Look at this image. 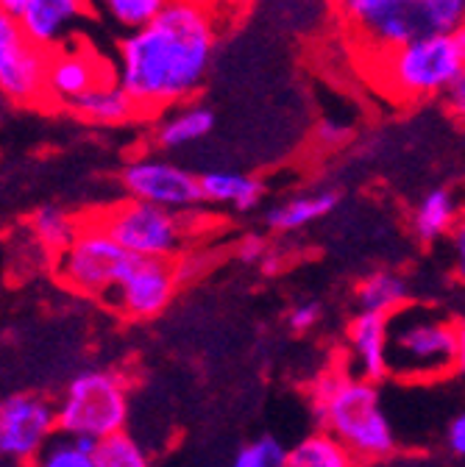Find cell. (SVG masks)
Instances as JSON below:
<instances>
[{
	"mask_svg": "<svg viewBox=\"0 0 465 467\" xmlns=\"http://www.w3.org/2000/svg\"><path fill=\"white\" fill-rule=\"evenodd\" d=\"M220 28V17L196 0H167L153 20L129 31L114 78L137 111L156 114L187 103L206 81Z\"/></svg>",
	"mask_w": 465,
	"mask_h": 467,
	"instance_id": "cell-1",
	"label": "cell"
},
{
	"mask_svg": "<svg viewBox=\"0 0 465 467\" xmlns=\"http://www.w3.org/2000/svg\"><path fill=\"white\" fill-rule=\"evenodd\" d=\"M332 9L360 65L465 23V0H332Z\"/></svg>",
	"mask_w": 465,
	"mask_h": 467,
	"instance_id": "cell-2",
	"label": "cell"
},
{
	"mask_svg": "<svg viewBox=\"0 0 465 467\" xmlns=\"http://www.w3.org/2000/svg\"><path fill=\"white\" fill-rule=\"evenodd\" d=\"M371 84L401 103L438 98L465 73V31H443L413 39L363 65Z\"/></svg>",
	"mask_w": 465,
	"mask_h": 467,
	"instance_id": "cell-3",
	"label": "cell"
},
{
	"mask_svg": "<svg viewBox=\"0 0 465 467\" xmlns=\"http://www.w3.org/2000/svg\"><path fill=\"white\" fill-rule=\"evenodd\" d=\"M315 412L357 462L382 459L396 448V434L382 412L374 381L345 373H323L312 387Z\"/></svg>",
	"mask_w": 465,
	"mask_h": 467,
	"instance_id": "cell-4",
	"label": "cell"
},
{
	"mask_svg": "<svg viewBox=\"0 0 465 467\" xmlns=\"http://www.w3.org/2000/svg\"><path fill=\"white\" fill-rule=\"evenodd\" d=\"M462 362V328L427 309L401 306L387 317V376L438 381Z\"/></svg>",
	"mask_w": 465,
	"mask_h": 467,
	"instance_id": "cell-5",
	"label": "cell"
},
{
	"mask_svg": "<svg viewBox=\"0 0 465 467\" xmlns=\"http://www.w3.org/2000/svg\"><path fill=\"white\" fill-rule=\"evenodd\" d=\"M137 256L123 251L114 243L106 228L95 220V214H87L79 223L76 237L68 248L56 254V278L68 289L90 298H106L118 286V281L126 275V270L134 265Z\"/></svg>",
	"mask_w": 465,
	"mask_h": 467,
	"instance_id": "cell-6",
	"label": "cell"
},
{
	"mask_svg": "<svg viewBox=\"0 0 465 467\" xmlns=\"http://www.w3.org/2000/svg\"><path fill=\"white\" fill-rule=\"evenodd\" d=\"M129 418V395L118 373L109 370H84L79 373L65 398L56 409V429L65 437H95L123 431Z\"/></svg>",
	"mask_w": 465,
	"mask_h": 467,
	"instance_id": "cell-7",
	"label": "cell"
},
{
	"mask_svg": "<svg viewBox=\"0 0 465 467\" xmlns=\"http://www.w3.org/2000/svg\"><path fill=\"white\" fill-rule=\"evenodd\" d=\"M95 220L114 243L137 259H173L182 254L187 240V228L179 212L134 198L95 212Z\"/></svg>",
	"mask_w": 465,
	"mask_h": 467,
	"instance_id": "cell-8",
	"label": "cell"
},
{
	"mask_svg": "<svg viewBox=\"0 0 465 467\" xmlns=\"http://www.w3.org/2000/svg\"><path fill=\"white\" fill-rule=\"evenodd\" d=\"M50 50L31 42L20 20L0 12V92L15 103L45 100Z\"/></svg>",
	"mask_w": 465,
	"mask_h": 467,
	"instance_id": "cell-9",
	"label": "cell"
},
{
	"mask_svg": "<svg viewBox=\"0 0 465 467\" xmlns=\"http://www.w3.org/2000/svg\"><path fill=\"white\" fill-rule=\"evenodd\" d=\"M121 182L129 198L179 212V214L201 203L198 175H193L190 170L179 164H170L164 159H153V156L132 159L123 167Z\"/></svg>",
	"mask_w": 465,
	"mask_h": 467,
	"instance_id": "cell-10",
	"label": "cell"
},
{
	"mask_svg": "<svg viewBox=\"0 0 465 467\" xmlns=\"http://www.w3.org/2000/svg\"><path fill=\"white\" fill-rule=\"evenodd\" d=\"M179 286L176 270L170 259H134V265L126 270V275L109 292V304L121 309L126 317H153L159 315L173 292Z\"/></svg>",
	"mask_w": 465,
	"mask_h": 467,
	"instance_id": "cell-11",
	"label": "cell"
},
{
	"mask_svg": "<svg viewBox=\"0 0 465 467\" xmlns=\"http://www.w3.org/2000/svg\"><path fill=\"white\" fill-rule=\"evenodd\" d=\"M56 429V409L37 395H9L0 400V453L31 459Z\"/></svg>",
	"mask_w": 465,
	"mask_h": 467,
	"instance_id": "cell-12",
	"label": "cell"
},
{
	"mask_svg": "<svg viewBox=\"0 0 465 467\" xmlns=\"http://www.w3.org/2000/svg\"><path fill=\"white\" fill-rule=\"evenodd\" d=\"M114 76L109 67L100 65V58L87 47H68V50H50L48 58V76H45V98L56 103H73L81 92H87L100 78Z\"/></svg>",
	"mask_w": 465,
	"mask_h": 467,
	"instance_id": "cell-13",
	"label": "cell"
},
{
	"mask_svg": "<svg viewBox=\"0 0 465 467\" xmlns=\"http://www.w3.org/2000/svg\"><path fill=\"white\" fill-rule=\"evenodd\" d=\"M84 6L87 0H26L17 20L31 42L45 50H53L79 23Z\"/></svg>",
	"mask_w": 465,
	"mask_h": 467,
	"instance_id": "cell-14",
	"label": "cell"
},
{
	"mask_svg": "<svg viewBox=\"0 0 465 467\" xmlns=\"http://www.w3.org/2000/svg\"><path fill=\"white\" fill-rule=\"evenodd\" d=\"M348 345L360 379L376 384L387 376V315L360 312L348 326Z\"/></svg>",
	"mask_w": 465,
	"mask_h": 467,
	"instance_id": "cell-15",
	"label": "cell"
},
{
	"mask_svg": "<svg viewBox=\"0 0 465 467\" xmlns=\"http://www.w3.org/2000/svg\"><path fill=\"white\" fill-rule=\"evenodd\" d=\"M68 109L76 111L81 120H90L98 126H118V123L132 120L134 114H140L134 100L129 98V92L121 87V81L114 76L92 84L73 103H68Z\"/></svg>",
	"mask_w": 465,
	"mask_h": 467,
	"instance_id": "cell-16",
	"label": "cell"
},
{
	"mask_svg": "<svg viewBox=\"0 0 465 467\" xmlns=\"http://www.w3.org/2000/svg\"><path fill=\"white\" fill-rule=\"evenodd\" d=\"M201 203L251 212L262 201V182L238 170H209L198 175Z\"/></svg>",
	"mask_w": 465,
	"mask_h": 467,
	"instance_id": "cell-17",
	"label": "cell"
},
{
	"mask_svg": "<svg viewBox=\"0 0 465 467\" xmlns=\"http://www.w3.org/2000/svg\"><path fill=\"white\" fill-rule=\"evenodd\" d=\"M215 129V114L206 106H187L179 103L176 111H170L159 131H156V142L167 150H176L185 145H196L201 140H206Z\"/></svg>",
	"mask_w": 465,
	"mask_h": 467,
	"instance_id": "cell-18",
	"label": "cell"
},
{
	"mask_svg": "<svg viewBox=\"0 0 465 467\" xmlns=\"http://www.w3.org/2000/svg\"><path fill=\"white\" fill-rule=\"evenodd\" d=\"M460 220V203L457 195L446 187H438L432 192H427L413 214V231L421 243H438L446 234H451L457 228Z\"/></svg>",
	"mask_w": 465,
	"mask_h": 467,
	"instance_id": "cell-19",
	"label": "cell"
},
{
	"mask_svg": "<svg viewBox=\"0 0 465 467\" xmlns=\"http://www.w3.org/2000/svg\"><path fill=\"white\" fill-rule=\"evenodd\" d=\"M360 462L334 434L318 431L287 451V467H357Z\"/></svg>",
	"mask_w": 465,
	"mask_h": 467,
	"instance_id": "cell-20",
	"label": "cell"
},
{
	"mask_svg": "<svg viewBox=\"0 0 465 467\" xmlns=\"http://www.w3.org/2000/svg\"><path fill=\"white\" fill-rule=\"evenodd\" d=\"M357 298H360L363 312H376V315L390 317L393 312H398L401 306H407V301H410V286H407V281L398 273L379 270V273H371L360 284Z\"/></svg>",
	"mask_w": 465,
	"mask_h": 467,
	"instance_id": "cell-21",
	"label": "cell"
},
{
	"mask_svg": "<svg viewBox=\"0 0 465 467\" xmlns=\"http://www.w3.org/2000/svg\"><path fill=\"white\" fill-rule=\"evenodd\" d=\"M337 201H340V195L332 192V190L299 195V198H293V201H287V203L276 206V209L268 214V223H270V228H276V231H296V228H304V225L312 223V220L326 217V214L337 206Z\"/></svg>",
	"mask_w": 465,
	"mask_h": 467,
	"instance_id": "cell-22",
	"label": "cell"
},
{
	"mask_svg": "<svg viewBox=\"0 0 465 467\" xmlns=\"http://www.w3.org/2000/svg\"><path fill=\"white\" fill-rule=\"evenodd\" d=\"M79 217L68 214L59 206H42L34 217H31V231L39 240V245L50 254H59L62 248L70 245V240L79 231Z\"/></svg>",
	"mask_w": 465,
	"mask_h": 467,
	"instance_id": "cell-23",
	"label": "cell"
},
{
	"mask_svg": "<svg viewBox=\"0 0 465 467\" xmlns=\"http://www.w3.org/2000/svg\"><path fill=\"white\" fill-rule=\"evenodd\" d=\"M95 467H151L145 451L123 431L109 434L95 448Z\"/></svg>",
	"mask_w": 465,
	"mask_h": 467,
	"instance_id": "cell-24",
	"label": "cell"
},
{
	"mask_svg": "<svg viewBox=\"0 0 465 467\" xmlns=\"http://www.w3.org/2000/svg\"><path fill=\"white\" fill-rule=\"evenodd\" d=\"M164 4L167 0H98V6L126 31H134L153 20L164 9Z\"/></svg>",
	"mask_w": 465,
	"mask_h": 467,
	"instance_id": "cell-25",
	"label": "cell"
},
{
	"mask_svg": "<svg viewBox=\"0 0 465 467\" xmlns=\"http://www.w3.org/2000/svg\"><path fill=\"white\" fill-rule=\"evenodd\" d=\"M34 467H95V453L81 451L73 437H65L56 442H45Z\"/></svg>",
	"mask_w": 465,
	"mask_h": 467,
	"instance_id": "cell-26",
	"label": "cell"
},
{
	"mask_svg": "<svg viewBox=\"0 0 465 467\" xmlns=\"http://www.w3.org/2000/svg\"><path fill=\"white\" fill-rule=\"evenodd\" d=\"M248 453H251L254 467H287V451L273 437H265L248 445Z\"/></svg>",
	"mask_w": 465,
	"mask_h": 467,
	"instance_id": "cell-27",
	"label": "cell"
},
{
	"mask_svg": "<svg viewBox=\"0 0 465 467\" xmlns=\"http://www.w3.org/2000/svg\"><path fill=\"white\" fill-rule=\"evenodd\" d=\"M315 137L323 148H340L352 140V129L337 123V120H321L318 129H315Z\"/></svg>",
	"mask_w": 465,
	"mask_h": 467,
	"instance_id": "cell-28",
	"label": "cell"
},
{
	"mask_svg": "<svg viewBox=\"0 0 465 467\" xmlns=\"http://www.w3.org/2000/svg\"><path fill=\"white\" fill-rule=\"evenodd\" d=\"M318 320H321V304H318V301L299 304L293 312H290V328L299 331V334L310 331Z\"/></svg>",
	"mask_w": 465,
	"mask_h": 467,
	"instance_id": "cell-29",
	"label": "cell"
},
{
	"mask_svg": "<svg viewBox=\"0 0 465 467\" xmlns=\"http://www.w3.org/2000/svg\"><path fill=\"white\" fill-rule=\"evenodd\" d=\"M196 4H201V6H206L209 12H215V15L220 17V23L228 26L231 17L246 9L248 0H196Z\"/></svg>",
	"mask_w": 465,
	"mask_h": 467,
	"instance_id": "cell-30",
	"label": "cell"
},
{
	"mask_svg": "<svg viewBox=\"0 0 465 467\" xmlns=\"http://www.w3.org/2000/svg\"><path fill=\"white\" fill-rule=\"evenodd\" d=\"M446 445L457 456L465 453V418L462 415H457V418L449 420V426H446Z\"/></svg>",
	"mask_w": 465,
	"mask_h": 467,
	"instance_id": "cell-31",
	"label": "cell"
},
{
	"mask_svg": "<svg viewBox=\"0 0 465 467\" xmlns=\"http://www.w3.org/2000/svg\"><path fill=\"white\" fill-rule=\"evenodd\" d=\"M440 95L446 98L449 109H454V114H462L465 111V73L457 76Z\"/></svg>",
	"mask_w": 465,
	"mask_h": 467,
	"instance_id": "cell-32",
	"label": "cell"
},
{
	"mask_svg": "<svg viewBox=\"0 0 465 467\" xmlns=\"http://www.w3.org/2000/svg\"><path fill=\"white\" fill-rule=\"evenodd\" d=\"M238 254H240L243 262H257V265H259V262L270 254V248H268V243H265L262 237H246V240L240 243V251H238Z\"/></svg>",
	"mask_w": 465,
	"mask_h": 467,
	"instance_id": "cell-33",
	"label": "cell"
},
{
	"mask_svg": "<svg viewBox=\"0 0 465 467\" xmlns=\"http://www.w3.org/2000/svg\"><path fill=\"white\" fill-rule=\"evenodd\" d=\"M26 6V0H0V12H9V15H20V9Z\"/></svg>",
	"mask_w": 465,
	"mask_h": 467,
	"instance_id": "cell-34",
	"label": "cell"
},
{
	"mask_svg": "<svg viewBox=\"0 0 465 467\" xmlns=\"http://www.w3.org/2000/svg\"><path fill=\"white\" fill-rule=\"evenodd\" d=\"M231 467H254V462H251V453H248V448H243L240 451V456L235 459V464Z\"/></svg>",
	"mask_w": 465,
	"mask_h": 467,
	"instance_id": "cell-35",
	"label": "cell"
}]
</instances>
